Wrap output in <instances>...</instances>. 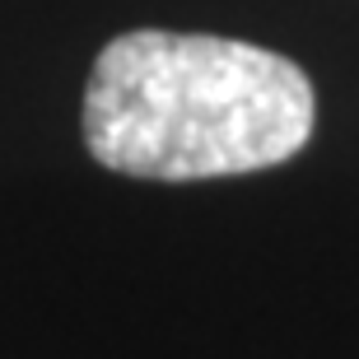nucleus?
Instances as JSON below:
<instances>
[{"label": "nucleus", "instance_id": "1", "mask_svg": "<svg viewBox=\"0 0 359 359\" xmlns=\"http://www.w3.org/2000/svg\"><path fill=\"white\" fill-rule=\"evenodd\" d=\"M313 121V84L290 56L215 33H121L84 89L89 154L154 182L276 168L308 145Z\"/></svg>", "mask_w": 359, "mask_h": 359}]
</instances>
